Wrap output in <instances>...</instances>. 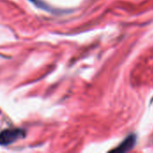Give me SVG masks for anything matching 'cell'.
I'll list each match as a JSON object with an SVG mask.
<instances>
[{
    "label": "cell",
    "instance_id": "cell-1",
    "mask_svg": "<svg viewBox=\"0 0 153 153\" xmlns=\"http://www.w3.org/2000/svg\"><path fill=\"white\" fill-rule=\"evenodd\" d=\"M25 136V131L20 128H11L0 133V144L3 146L9 145Z\"/></svg>",
    "mask_w": 153,
    "mask_h": 153
},
{
    "label": "cell",
    "instance_id": "cell-2",
    "mask_svg": "<svg viewBox=\"0 0 153 153\" xmlns=\"http://www.w3.org/2000/svg\"><path fill=\"white\" fill-rule=\"evenodd\" d=\"M136 143V135L135 134H130L127 136L116 149L112 150V152H127L131 151Z\"/></svg>",
    "mask_w": 153,
    "mask_h": 153
}]
</instances>
